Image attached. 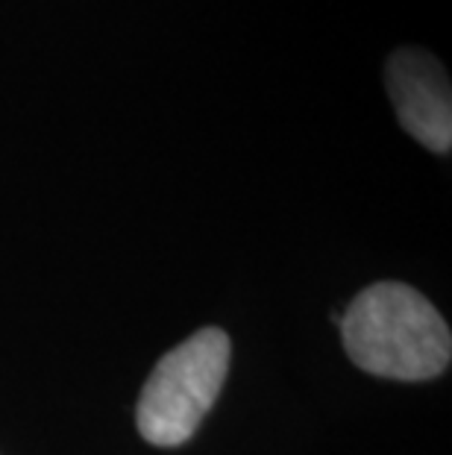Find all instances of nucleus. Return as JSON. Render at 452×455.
I'll use <instances>...</instances> for the list:
<instances>
[{
	"mask_svg": "<svg viewBox=\"0 0 452 455\" xmlns=\"http://www.w3.org/2000/svg\"><path fill=\"white\" fill-rule=\"evenodd\" d=\"M229 338L200 329L159 358L139 400V432L156 447H179L197 432L229 373Z\"/></svg>",
	"mask_w": 452,
	"mask_h": 455,
	"instance_id": "nucleus-2",
	"label": "nucleus"
},
{
	"mask_svg": "<svg viewBox=\"0 0 452 455\" xmlns=\"http://www.w3.org/2000/svg\"><path fill=\"white\" fill-rule=\"evenodd\" d=\"M344 350L361 371L385 379L426 382L449 367L452 335L440 312L415 288H364L341 317Z\"/></svg>",
	"mask_w": 452,
	"mask_h": 455,
	"instance_id": "nucleus-1",
	"label": "nucleus"
},
{
	"mask_svg": "<svg viewBox=\"0 0 452 455\" xmlns=\"http://www.w3.org/2000/svg\"><path fill=\"white\" fill-rule=\"evenodd\" d=\"M391 103L411 139L432 153L452 148V94L447 71L426 51H397L385 68Z\"/></svg>",
	"mask_w": 452,
	"mask_h": 455,
	"instance_id": "nucleus-3",
	"label": "nucleus"
}]
</instances>
